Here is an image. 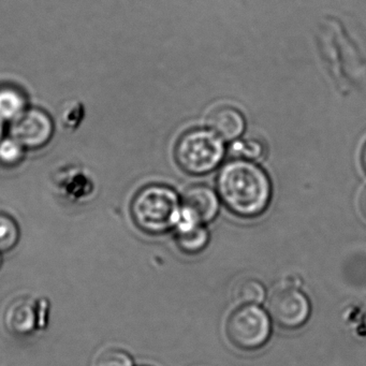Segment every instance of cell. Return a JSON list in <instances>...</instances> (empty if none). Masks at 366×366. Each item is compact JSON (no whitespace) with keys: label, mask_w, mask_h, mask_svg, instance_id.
<instances>
[{"label":"cell","mask_w":366,"mask_h":366,"mask_svg":"<svg viewBox=\"0 0 366 366\" xmlns=\"http://www.w3.org/2000/svg\"><path fill=\"white\" fill-rule=\"evenodd\" d=\"M217 185L224 205L239 217H257L269 207L271 182L264 171L252 162H228L220 171Z\"/></svg>","instance_id":"cell-1"},{"label":"cell","mask_w":366,"mask_h":366,"mask_svg":"<svg viewBox=\"0 0 366 366\" xmlns=\"http://www.w3.org/2000/svg\"><path fill=\"white\" fill-rule=\"evenodd\" d=\"M177 194L166 186L143 188L132 201V216L136 226L151 235L164 234L174 228L179 217Z\"/></svg>","instance_id":"cell-2"},{"label":"cell","mask_w":366,"mask_h":366,"mask_svg":"<svg viewBox=\"0 0 366 366\" xmlns=\"http://www.w3.org/2000/svg\"><path fill=\"white\" fill-rule=\"evenodd\" d=\"M175 155L186 172L205 174L217 168L224 159V145L215 132L192 130L179 139Z\"/></svg>","instance_id":"cell-3"},{"label":"cell","mask_w":366,"mask_h":366,"mask_svg":"<svg viewBox=\"0 0 366 366\" xmlns=\"http://www.w3.org/2000/svg\"><path fill=\"white\" fill-rule=\"evenodd\" d=\"M226 331L237 348L258 350L271 337V317L260 305H239L229 316Z\"/></svg>","instance_id":"cell-4"},{"label":"cell","mask_w":366,"mask_h":366,"mask_svg":"<svg viewBox=\"0 0 366 366\" xmlns=\"http://www.w3.org/2000/svg\"><path fill=\"white\" fill-rule=\"evenodd\" d=\"M51 306L44 297H19L4 312V325L12 335L29 337L44 331L50 320Z\"/></svg>","instance_id":"cell-5"},{"label":"cell","mask_w":366,"mask_h":366,"mask_svg":"<svg viewBox=\"0 0 366 366\" xmlns=\"http://www.w3.org/2000/svg\"><path fill=\"white\" fill-rule=\"evenodd\" d=\"M267 308L276 325L287 330L303 327L312 310L307 295L295 288H282L274 292Z\"/></svg>","instance_id":"cell-6"},{"label":"cell","mask_w":366,"mask_h":366,"mask_svg":"<svg viewBox=\"0 0 366 366\" xmlns=\"http://www.w3.org/2000/svg\"><path fill=\"white\" fill-rule=\"evenodd\" d=\"M53 123L44 111L26 110L18 119L12 122L10 137L16 139L26 149H39L52 138Z\"/></svg>","instance_id":"cell-7"},{"label":"cell","mask_w":366,"mask_h":366,"mask_svg":"<svg viewBox=\"0 0 366 366\" xmlns=\"http://www.w3.org/2000/svg\"><path fill=\"white\" fill-rule=\"evenodd\" d=\"M219 209L217 196L207 186L190 187L185 192L182 203L179 218L194 224L211 222L216 217Z\"/></svg>","instance_id":"cell-8"},{"label":"cell","mask_w":366,"mask_h":366,"mask_svg":"<svg viewBox=\"0 0 366 366\" xmlns=\"http://www.w3.org/2000/svg\"><path fill=\"white\" fill-rule=\"evenodd\" d=\"M209 126L224 140H234L243 134L245 121L243 115L230 107L216 109L209 117Z\"/></svg>","instance_id":"cell-9"},{"label":"cell","mask_w":366,"mask_h":366,"mask_svg":"<svg viewBox=\"0 0 366 366\" xmlns=\"http://www.w3.org/2000/svg\"><path fill=\"white\" fill-rule=\"evenodd\" d=\"M26 99L22 93L11 89H0V119L12 122L18 119L27 110Z\"/></svg>","instance_id":"cell-10"},{"label":"cell","mask_w":366,"mask_h":366,"mask_svg":"<svg viewBox=\"0 0 366 366\" xmlns=\"http://www.w3.org/2000/svg\"><path fill=\"white\" fill-rule=\"evenodd\" d=\"M177 245L187 254H197L203 252L209 245V233L203 224L177 234Z\"/></svg>","instance_id":"cell-11"},{"label":"cell","mask_w":366,"mask_h":366,"mask_svg":"<svg viewBox=\"0 0 366 366\" xmlns=\"http://www.w3.org/2000/svg\"><path fill=\"white\" fill-rule=\"evenodd\" d=\"M265 295V287L257 280H242L233 290V297L239 305H260L264 302Z\"/></svg>","instance_id":"cell-12"},{"label":"cell","mask_w":366,"mask_h":366,"mask_svg":"<svg viewBox=\"0 0 366 366\" xmlns=\"http://www.w3.org/2000/svg\"><path fill=\"white\" fill-rule=\"evenodd\" d=\"M20 239L21 230L18 222L6 214H0V252L5 254L16 249Z\"/></svg>","instance_id":"cell-13"},{"label":"cell","mask_w":366,"mask_h":366,"mask_svg":"<svg viewBox=\"0 0 366 366\" xmlns=\"http://www.w3.org/2000/svg\"><path fill=\"white\" fill-rule=\"evenodd\" d=\"M94 366H134V362L124 349L108 348L97 355Z\"/></svg>","instance_id":"cell-14"},{"label":"cell","mask_w":366,"mask_h":366,"mask_svg":"<svg viewBox=\"0 0 366 366\" xmlns=\"http://www.w3.org/2000/svg\"><path fill=\"white\" fill-rule=\"evenodd\" d=\"M25 149L16 139L9 137L0 141V162L5 166H14L23 159Z\"/></svg>","instance_id":"cell-15"},{"label":"cell","mask_w":366,"mask_h":366,"mask_svg":"<svg viewBox=\"0 0 366 366\" xmlns=\"http://www.w3.org/2000/svg\"><path fill=\"white\" fill-rule=\"evenodd\" d=\"M360 207H361L362 214L366 217V189L364 190L361 196V201H360Z\"/></svg>","instance_id":"cell-16"},{"label":"cell","mask_w":366,"mask_h":366,"mask_svg":"<svg viewBox=\"0 0 366 366\" xmlns=\"http://www.w3.org/2000/svg\"><path fill=\"white\" fill-rule=\"evenodd\" d=\"M4 132H5V122L0 119V141L4 139Z\"/></svg>","instance_id":"cell-17"},{"label":"cell","mask_w":366,"mask_h":366,"mask_svg":"<svg viewBox=\"0 0 366 366\" xmlns=\"http://www.w3.org/2000/svg\"><path fill=\"white\" fill-rule=\"evenodd\" d=\"M4 264V254L0 252V269L3 267Z\"/></svg>","instance_id":"cell-18"},{"label":"cell","mask_w":366,"mask_h":366,"mask_svg":"<svg viewBox=\"0 0 366 366\" xmlns=\"http://www.w3.org/2000/svg\"><path fill=\"white\" fill-rule=\"evenodd\" d=\"M363 164H364V167H365V169H366V147H365V149H364V152H363Z\"/></svg>","instance_id":"cell-19"}]
</instances>
